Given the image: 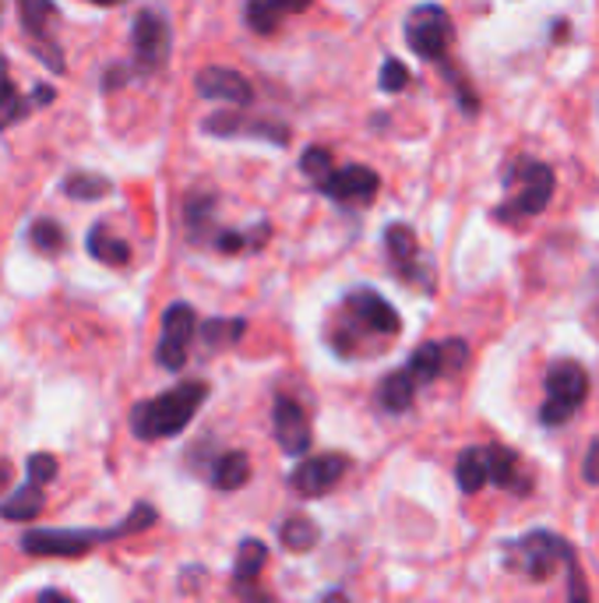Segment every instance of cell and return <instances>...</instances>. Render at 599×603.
Returning a JSON list of instances; mask_svg holds the SVG:
<instances>
[{
	"instance_id": "obj_20",
	"label": "cell",
	"mask_w": 599,
	"mask_h": 603,
	"mask_svg": "<svg viewBox=\"0 0 599 603\" xmlns=\"http://www.w3.org/2000/svg\"><path fill=\"white\" fill-rule=\"evenodd\" d=\"M265 561H268V547L261 540H240L237 547V564H233V582H237L240 590H247L254 579L261 575L265 569Z\"/></svg>"
},
{
	"instance_id": "obj_30",
	"label": "cell",
	"mask_w": 599,
	"mask_h": 603,
	"mask_svg": "<svg viewBox=\"0 0 599 603\" xmlns=\"http://www.w3.org/2000/svg\"><path fill=\"white\" fill-rule=\"evenodd\" d=\"M377 85H381V93H403V88L409 85V67L398 61V57H388L385 64H381V75H377Z\"/></svg>"
},
{
	"instance_id": "obj_19",
	"label": "cell",
	"mask_w": 599,
	"mask_h": 603,
	"mask_svg": "<svg viewBox=\"0 0 599 603\" xmlns=\"http://www.w3.org/2000/svg\"><path fill=\"white\" fill-rule=\"evenodd\" d=\"M250 481V459L247 452H223L212 466V484L220 491H240Z\"/></svg>"
},
{
	"instance_id": "obj_11",
	"label": "cell",
	"mask_w": 599,
	"mask_h": 603,
	"mask_svg": "<svg viewBox=\"0 0 599 603\" xmlns=\"http://www.w3.org/2000/svg\"><path fill=\"white\" fill-rule=\"evenodd\" d=\"M318 191L339 205H371L374 194L381 191V176L371 166L350 163V166H335L332 176Z\"/></svg>"
},
{
	"instance_id": "obj_7",
	"label": "cell",
	"mask_w": 599,
	"mask_h": 603,
	"mask_svg": "<svg viewBox=\"0 0 599 603\" xmlns=\"http://www.w3.org/2000/svg\"><path fill=\"white\" fill-rule=\"evenodd\" d=\"M469 360V346L466 340H441V343H424L413 349V357L406 360V375L416 381V385H430L438 381L441 375H451V370H462Z\"/></svg>"
},
{
	"instance_id": "obj_2",
	"label": "cell",
	"mask_w": 599,
	"mask_h": 603,
	"mask_svg": "<svg viewBox=\"0 0 599 603\" xmlns=\"http://www.w3.org/2000/svg\"><path fill=\"white\" fill-rule=\"evenodd\" d=\"M507 184H515V198H507V205H501L494 216L504 223H522L539 216L543 208L550 205L554 198V170L547 163H539L533 155H518L512 166H507Z\"/></svg>"
},
{
	"instance_id": "obj_26",
	"label": "cell",
	"mask_w": 599,
	"mask_h": 603,
	"mask_svg": "<svg viewBox=\"0 0 599 603\" xmlns=\"http://www.w3.org/2000/svg\"><path fill=\"white\" fill-rule=\"evenodd\" d=\"M64 191L71 194V198H78V202H96V198H103V194H110L114 191V184L106 181V176H99V173H71V176H64Z\"/></svg>"
},
{
	"instance_id": "obj_34",
	"label": "cell",
	"mask_w": 599,
	"mask_h": 603,
	"mask_svg": "<svg viewBox=\"0 0 599 603\" xmlns=\"http://www.w3.org/2000/svg\"><path fill=\"white\" fill-rule=\"evenodd\" d=\"M571 603H589V596H586V582H582V575H578V569L571 564Z\"/></svg>"
},
{
	"instance_id": "obj_39",
	"label": "cell",
	"mask_w": 599,
	"mask_h": 603,
	"mask_svg": "<svg viewBox=\"0 0 599 603\" xmlns=\"http://www.w3.org/2000/svg\"><path fill=\"white\" fill-rule=\"evenodd\" d=\"M32 99H35V103H53V88H43V85H40V88L32 93Z\"/></svg>"
},
{
	"instance_id": "obj_27",
	"label": "cell",
	"mask_w": 599,
	"mask_h": 603,
	"mask_svg": "<svg viewBox=\"0 0 599 603\" xmlns=\"http://www.w3.org/2000/svg\"><path fill=\"white\" fill-rule=\"evenodd\" d=\"M22 114H25V99L18 96V88L8 82V64L0 61V131L11 128Z\"/></svg>"
},
{
	"instance_id": "obj_24",
	"label": "cell",
	"mask_w": 599,
	"mask_h": 603,
	"mask_svg": "<svg viewBox=\"0 0 599 603\" xmlns=\"http://www.w3.org/2000/svg\"><path fill=\"white\" fill-rule=\"evenodd\" d=\"M43 512V487H35V484H25V487H18L11 498L0 502V516L4 519H35Z\"/></svg>"
},
{
	"instance_id": "obj_32",
	"label": "cell",
	"mask_w": 599,
	"mask_h": 603,
	"mask_svg": "<svg viewBox=\"0 0 599 603\" xmlns=\"http://www.w3.org/2000/svg\"><path fill=\"white\" fill-rule=\"evenodd\" d=\"M57 14V8L53 4H46V0H22V22H25V29H32V32H46V18H53Z\"/></svg>"
},
{
	"instance_id": "obj_33",
	"label": "cell",
	"mask_w": 599,
	"mask_h": 603,
	"mask_svg": "<svg viewBox=\"0 0 599 603\" xmlns=\"http://www.w3.org/2000/svg\"><path fill=\"white\" fill-rule=\"evenodd\" d=\"M582 476H586V484L599 487V441H592L589 452H586V463H582Z\"/></svg>"
},
{
	"instance_id": "obj_40",
	"label": "cell",
	"mask_w": 599,
	"mask_h": 603,
	"mask_svg": "<svg viewBox=\"0 0 599 603\" xmlns=\"http://www.w3.org/2000/svg\"><path fill=\"white\" fill-rule=\"evenodd\" d=\"M8 481H11V463H4V459H0V491H4Z\"/></svg>"
},
{
	"instance_id": "obj_38",
	"label": "cell",
	"mask_w": 599,
	"mask_h": 603,
	"mask_svg": "<svg viewBox=\"0 0 599 603\" xmlns=\"http://www.w3.org/2000/svg\"><path fill=\"white\" fill-rule=\"evenodd\" d=\"M240 593H244L247 603H271V600H268L265 593H258V590H240Z\"/></svg>"
},
{
	"instance_id": "obj_14",
	"label": "cell",
	"mask_w": 599,
	"mask_h": 603,
	"mask_svg": "<svg viewBox=\"0 0 599 603\" xmlns=\"http://www.w3.org/2000/svg\"><path fill=\"white\" fill-rule=\"evenodd\" d=\"M194 85H197V96L202 99H220V103H229V106H247L254 99V88L240 71L220 67V64L197 71Z\"/></svg>"
},
{
	"instance_id": "obj_1",
	"label": "cell",
	"mask_w": 599,
	"mask_h": 603,
	"mask_svg": "<svg viewBox=\"0 0 599 603\" xmlns=\"http://www.w3.org/2000/svg\"><path fill=\"white\" fill-rule=\"evenodd\" d=\"M205 399H208L205 381H184L177 388H167L162 396L135 406L131 410V431L141 441L177 438L180 431H188V423L205 406Z\"/></svg>"
},
{
	"instance_id": "obj_36",
	"label": "cell",
	"mask_w": 599,
	"mask_h": 603,
	"mask_svg": "<svg viewBox=\"0 0 599 603\" xmlns=\"http://www.w3.org/2000/svg\"><path fill=\"white\" fill-rule=\"evenodd\" d=\"M40 603H71L61 590H43L40 593Z\"/></svg>"
},
{
	"instance_id": "obj_21",
	"label": "cell",
	"mask_w": 599,
	"mask_h": 603,
	"mask_svg": "<svg viewBox=\"0 0 599 603\" xmlns=\"http://www.w3.org/2000/svg\"><path fill=\"white\" fill-rule=\"evenodd\" d=\"M456 481L462 494H477L483 491V484H490V473H486V452L483 449H466L456 463Z\"/></svg>"
},
{
	"instance_id": "obj_31",
	"label": "cell",
	"mask_w": 599,
	"mask_h": 603,
	"mask_svg": "<svg viewBox=\"0 0 599 603\" xmlns=\"http://www.w3.org/2000/svg\"><path fill=\"white\" fill-rule=\"evenodd\" d=\"M25 470H29V484L43 487V484H50V481H57V470H61V466H57V459H53V455L35 452V455H29Z\"/></svg>"
},
{
	"instance_id": "obj_17",
	"label": "cell",
	"mask_w": 599,
	"mask_h": 603,
	"mask_svg": "<svg viewBox=\"0 0 599 603\" xmlns=\"http://www.w3.org/2000/svg\"><path fill=\"white\" fill-rule=\"evenodd\" d=\"M416 385L403 367L398 370H392L388 378H381V385H377V402H381V410H388V413H406L409 406H413V399H416Z\"/></svg>"
},
{
	"instance_id": "obj_15",
	"label": "cell",
	"mask_w": 599,
	"mask_h": 603,
	"mask_svg": "<svg viewBox=\"0 0 599 603\" xmlns=\"http://www.w3.org/2000/svg\"><path fill=\"white\" fill-rule=\"evenodd\" d=\"M385 251L395 265V272L403 279H416L420 287H427V269L416 258H420V244H416V234L406 226V223H392L385 229ZM430 290V287H427Z\"/></svg>"
},
{
	"instance_id": "obj_23",
	"label": "cell",
	"mask_w": 599,
	"mask_h": 603,
	"mask_svg": "<svg viewBox=\"0 0 599 603\" xmlns=\"http://www.w3.org/2000/svg\"><path fill=\"white\" fill-rule=\"evenodd\" d=\"M197 332H202V343L208 349H226L233 343H240V335L247 332V322L244 317H208Z\"/></svg>"
},
{
	"instance_id": "obj_8",
	"label": "cell",
	"mask_w": 599,
	"mask_h": 603,
	"mask_svg": "<svg viewBox=\"0 0 599 603\" xmlns=\"http://www.w3.org/2000/svg\"><path fill=\"white\" fill-rule=\"evenodd\" d=\"M197 332V314L191 304L177 300L167 311H162V340L156 346V360L167 370H180L188 364V346Z\"/></svg>"
},
{
	"instance_id": "obj_5",
	"label": "cell",
	"mask_w": 599,
	"mask_h": 603,
	"mask_svg": "<svg viewBox=\"0 0 599 603\" xmlns=\"http://www.w3.org/2000/svg\"><path fill=\"white\" fill-rule=\"evenodd\" d=\"M127 537L124 523L114 529H32L22 537L25 554H43V558H78L85 551H93L96 543Z\"/></svg>"
},
{
	"instance_id": "obj_18",
	"label": "cell",
	"mask_w": 599,
	"mask_h": 603,
	"mask_svg": "<svg viewBox=\"0 0 599 603\" xmlns=\"http://www.w3.org/2000/svg\"><path fill=\"white\" fill-rule=\"evenodd\" d=\"M300 11H307V4H286V0H254V4H247L244 18H247V25L254 32L271 35L286 14H300Z\"/></svg>"
},
{
	"instance_id": "obj_25",
	"label": "cell",
	"mask_w": 599,
	"mask_h": 603,
	"mask_svg": "<svg viewBox=\"0 0 599 603\" xmlns=\"http://www.w3.org/2000/svg\"><path fill=\"white\" fill-rule=\"evenodd\" d=\"M279 540H282L286 551L303 554V551H311V547L318 543V526L311 519H303V516H293V519H286L279 526Z\"/></svg>"
},
{
	"instance_id": "obj_29",
	"label": "cell",
	"mask_w": 599,
	"mask_h": 603,
	"mask_svg": "<svg viewBox=\"0 0 599 603\" xmlns=\"http://www.w3.org/2000/svg\"><path fill=\"white\" fill-rule=\"evenodd\" d=\"M300 170H303L307 181H314V187H321V184L332 176V170H335V166H332V152H329V149H321V146L307 149L303 159H300Z\"/></svg>"
},
{
	"instance_id": "obj_4",
	"label": "cell",
	"mask_w": 599,
	"mask_h": 603,
	"mask_svg": "<svg viewBox=\"0 0 599 603\" xmlns=\"http://www.w3.org/2000/svg\"><path fill=\"white\" fill-rule=\"evenodd\" d=\"M557 564H575V551L565 537L550 534V529H533V534L507 543V569L530 575L533 582H543L557 572Z\"/></svg>"
},
{
	"instance_id": "obj_10",
	"label": "cell",
	"mask_w": 599,
	"mask_h": 603,
	"mask_svg": "<svg viewBox=\"0 0 599 603\" xmlns=\"http://www.w3.org/2000/svg\"><path fill=\"white\" fill-rule=\"evenodd\" d=\"M346 470H350L346 455L324 452V455H314V459H303V463L289 473V487H293L300 498H321V494H329L342 481V473Z\"/></svg>"
},
{
	"instance_id": "obj_13",
	"label": "cell",
	"mask_w": 599,
	"mask_h": 603,
	"mask_svg": "<svg viewBox=\"0 0 599 603\" xmlns=\"http://www.w3.org/2000/svg\"><path fill=\"white\" fill-rule=\"evenodd\" d=\"M271 431L286 455H307L311 452V420H307L303 406L293 396H279L276 410H271Z\"/></svg>"
},
{
	"instance_id": "obj_3",
	"label": "cell",
	"mask_w": 599,
	"mask_h": 603,
	"mask_svg": "<svg viewBox=\"0 0 599 603\" xmlns=\"http://www.w3.org/2000/svg\"><path fill=\"white\" fill-rule=\"evenodd\" d=\"M543 385H547V402L539 406V423L550 431L560 428V423H568L589 399V375L586 367L575 360H554L547 367Z\"/></svg>"
},
{
	"instance_id": "obj_22",
	"label": "cell",
	"mask_w": 599,
	"mask_h": 603,
	"mask_svg": "<svg viewBox=\"0 0 599 603\" xmlns=\"http://www.w3.org/2000/svg\"><path fill=\"white\" fill-rule=\"evenodd\" d=\"M88 255L99 258L103 265H127L131 261V247L117 237H110V229H106L103 223H96L93 229H88Z\"/></svg>"
},
{
	"instance_id": "obj_37",
	"label": "cell",
	"mask_w": 599,
	"mask_h": 603,
	"mask_svg": "<svg viewBox=\"0 0 599 603\" xmlns=\"http://www.w3.org/2000/svg\"><path fill=\"white\" fill-rule=\"evenodd\" d=\"M318 603H350V596L342 593V590H329V593H321V600Z\"/></svg>"
},
{
	"instance_id": "obj_16",
	"label": "cell",
	"mask_w": 599,
	"mask_h": 603,
	"mask_svg": "<svg viewBox=\"0 0 599 603\" xmlns=\"http://www.w3.org/2000/svg\"><path fill=\"white\" fill-rule=\"evenodd\" d=\"M486 452V473H490V484L501 487V491H515V494H530V484H522L525 476L518 473V452L515 449H501V445H490Z\"/></svg>"
},
{
	"instance_id": "obj_12",
	"label": "cell",
	"mask_w": 599,
	"mask_h": 603,
	"mask_svg": "<svg viewBox=\"0 0 599 603\" xmlns=\"http://www.w3.org/2000/svg\"><path fill=\"white\" fill-rule=\"evenodd\" d=\"M346 314L356 317L371 335H398L403 332V317H398V311L371 287H353L346 293Z\"/></svg>"
},
{
	"instance_id": "obj_6",
	"label": "cell",
	"mask_w": 599,
	"mask_h": 603,
	"mask_svg": "<svg viewBox=\"0 0 599 603\" xmlns=\"http://www.w3.org/2000/svg\"><path fill=\"white\" fill-rule=\"evenodd\" d=\"M406 43L416 57L424 61H445L448 43H451V22L448 11L438 4H420L406 18Z\"/></svg>"
},
{
	"instance_id": "obj_28",
	"label": "cell",
	"mask_w": 599,
	"mask_h": 603,
	"mask_svg": "<svg viewBox=\"0 0 599 603\" xmlns=\"http://www.w3.org/2000/svg\"><path fill=\"white\" fill-rule=\"evenodd\" d=\"M29 240L40 247V251H46V255H57V251H64V244H67V237H64V229L53 223V219H35L32 223V229H29Z\"/></svg>"
},
{
	"instance_id": "obj_35",
	"label": "cell",
	"mask_w": 599,
	"mask_h": 603,
	"mask_svg": "<svg viewBox=\"0 0 599 603\" xmlns=\"http://www.w3.org/2000/svg\"><path fill=\"white\" fill-rule=\"evenodd\" d=\"M127 78V67H110V71H106V88H120V82Z\"/></svg>"
},
{
	"instance_id": "obj_9",
	"label": "cell",
	"mask_w": 599,
	"mask_h": 603,
	"mask_svg": "<svg viewBox=\"0 0 599 603\" xmlns=\"http://www.w3.org/2000/svg\"><path fill=\"white\" fill-rule=\"evenodd\" d=\"M131 40H135V61L141 71H156L167 64L170 57V18L156 11V8H145L135 14V29H131Z\"/></svg>"
}]
</instances>
